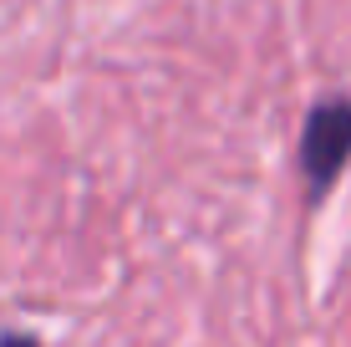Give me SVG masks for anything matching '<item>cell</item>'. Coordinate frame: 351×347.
Instances as JSON below:
<instances>
[{"instance_id":"6da1fadb","label":"cell","mask_w":351,"mask_h":347,"mask_svg":"<svg viewBox=\"0 0 351 347\" xmlns=\"http://www.w3.org/2000/svg\"><path fill=\"white\" fill-rule=\"evenodd\" d=\"M351 159V98H326L316 113L306 117L300 133V169L311 179V194H326L336 184V174Z\"/></svg>"},{"instance_id":"7a4b0ae2","label":"cell","mask_w":351,"mask_h":347,"mask_svg":"<svg viewBox=\"0 0 351 347\" xmlns=\"http://www.w3.org/2000/svg\"><path fill=\"white\" fill-rule=\"evenodd\" d=\"M0 347H41V342L26 337V332H10V337H0Z\"/></svg>"}]
</instances>
